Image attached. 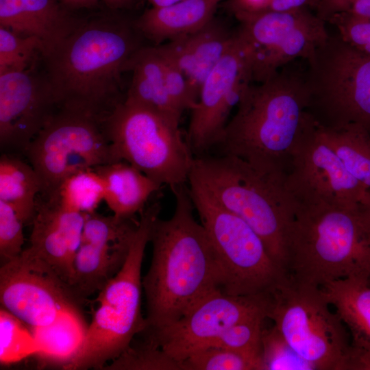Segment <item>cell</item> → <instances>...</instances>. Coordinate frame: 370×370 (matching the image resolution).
<instances>
[{
	"label": "cell",
	"instance_id": "603a6c76",
	"mask_svg": "<svg viewBox=\"0 0 370 370\" xmlns=\"http://www.w3.org/2000/svg\"><path fill=\"white\" fill-rule=\"evenodd\" d=\"M132 74L125 99L148 108L180 125L182 114L166 89L163 61L157 47H141L129 61Z\"/></svg>",
	"mask_w": 370,
	"mask_h": 370
},
{
	"label": "cell",
	"instance_id": "9a60e30c",
	"mask_svg": "<svg viewBox=\"0 0 370 370\" xmlns=\"http://www.w3.org/2000/svg\"><path fill=\"white\" fill-rule=\"evenodd\" d=\"M252 81L247 51L236 34L201 87L191 110L186 140L195 156L215 146L229 114Z\"/></svg>",
	"mask_w": 370,
	"mask_h": 370
},
{
	"label": "cell",
	"instance_id": "74e56055",
	"mask_svg": "<svg viewBox=\"0 0 370 370\" xmlns=\"http://www.w3.org/2000/svg\"><path fill=\"white\" fill-rule=\"evenodd\" d=\"M341 38L357 50L370 56V18L349 14L328 18Z\"/></svg>",
	"mask_w": 370,
	"mask_h": 370
},
{
	"label": "cell",
	"instance_id": "6da1fadb",
	"mask_svg": "<svg viewBox=\"0 0 370 370\" xmlns=\"http://www.w3.org/2000/svg\"><path fill=\"white\" fill-rule=\"evenodd\" d=\"M172 217L159 218L152 227L151 265L142 280L149 333L173 323L201 299L221 290L222 275L212 245L194 218L193 204L185 185L171 190Z\"/></svg>",
	"mask_w": 370,
	"mask_h": 370
},
{
	"label": "cell",
	"instance_id": "d590c367",
	"mask_svg": "<svg viewBox=\"0 0 370 370\" xmlns=\"http://www.w3.org/2000/svg\"><path fill=\"white\" fill-rule=\"evenodd\" d=\"M42 52V44L38 38L0 27V74L27 69L36 53Z\"/></svg>",
	"mask_w": 370,
	"mask_h": 370
},
{
	"label": "cell",
	"instance_id": "52a82bcc",
	"mask_svg": "<svg viewBox=\"0 0 370 370\" xmlns=\"http://www.w3.org/2000/svg\"><path fill=\"white\" fill-rule=\"evenodd\" d=\"M188 182L194 208L217 257L222 292L234 296L267 295L288 279L250 225L198 183Z\"/></svg>",
	"mask_w": 370,
	"mask_h": 370
},
{
	"label": "cell",
	"instance_id": "f6af8a7d",
	"mask_svg": "<svg viewBox=\"0 0 370 370\" xmlns=\"http://www.w3.org/2000/svg\"><path fill=\"white\" fill-rule=\"evenodd\" d=\"M152 5V7H164L169 5L182 0H148Z\"/></svg>",
	"mask_w": 370,
	"mask_h": 370
},
{
	"label": "cell",
	"instance_id": "ba28073f",
	"mask_svg": "<svg viewBox=\"0 0 370 370\" xmlns=\"http://www.w3.org/2000/svg\"><path fill=\"white\" fill-rule=\"evenodd\" d=\"M306 60L307 111L314 121L329 129L358 124L370 132V56L336 32Z\"/></svg>",
	"mask_w": 370,
	"mask_h": 370
},
{
	"label": "cell",
	"instance_id": "bcb514c9",
	"mask_svg": "<svg viewBox=\"0 0 370 370\" xmlns=\"http://www.w3.org/2000/svg\"><path fill=\"white\" fill-rule=\"evenodd\" d=\"M59 1L69 10H73L75 0H59Z\"/></svg>",
	"mask_w": 370,
	"mask_h": 370
},
{
	"label": "cell",
	"instance_id": "9c48e42d",
	"mask_svg": "<svg viewBox=\"0 0 370 370\" xmlns=\"http://www.w3.org/2000/svg\"><path fill=\"white\" fill-rule=\"evenodd\" d=\"M103 123L118 161L128 162L171 190L188 182L195 156L180 125L125 98Z\"/></svg>",
	"mask_w": 370,
	"mask_h": 370
},
{
	"label": "cell",
	"instance_id": "5bb4252c",
	"mask_svg": "<svg viewBox=\"0 0 370 370\" xmlns=\"http://www.w3.org/2000/svg\"><path fill=\"white\" fill-rule=\"evenodd\" d=\"M268 303L269 295L234 296L218 290L173 323L141 334L183 365L187 358L210 347L235 323L258 314H267Z\"/></svg>",
	"mask_w": 370,
	"mask_h": 370
},
{
	"label": "cell",
	"instance_id": "e575fe53",
	"mask_svg": "<svg viewBox=\"0 0 370 370\" xmlns=\"http://www.w3.org/2000/svg\"><path fill=\"white\" fill-rule=\"evenodd\" d=\"M265 313L245 319L227 329L208 347L230 349L262 357V335ZM208 348V347H207Z\"/></svg>",
	"mask_w": 370,
	"mask_h": 370
},
{
	"label": "cell",
	"instance_id": "8fae6325",
	"mask_svg": "<svg viewBox=\"0 0 370 370\" xmlns=\"http://www.w3.org/2000/svg\"><path fill=\"white\" fill-rule=\"evenodd\" d=\"M103 119L58 109L25 151L39 176L42 198L70 175L119 162Z\"/></svg>",
	"mask_w": 370,
	"mask_h": 370
},
{
	"label": "cell",
	"instance_id": "30bf717a",
	"mask_svg": "<svg viewBox=\"0 0 370 370\" xmlns=\"http://www.w3.org/2000/svg\"><path fill=\"white\" fill-rule=\"evenodd\" d=\"M319 287L288 278L269 295L267 317L288 343L317 370H353L345 325Z\"/></svg>",
	"mask_w": 370,
	"mask_h": 370
},
{
	"label": "cell",
	"instance_id": "4dcf8cb0",
	"mask_svg": "<svg viewBox=\"0 0 370 370\" xmlns=\"http://www.w3.org/2000/svg\"><path fill=\"white\" fill-rule=\"evenodd\" d=\"M183 365L184 370H264L261 357L215 347L194 353Z\"/></svg>",
	"mask_w": 370,
	"mask_h": 370
},
{
	"label": "cell",
	"instance_id": "836d02e7",
	"mask_svg": "<svg viewBox=\"0 0 370 370\" xmlns=\"http://www.w3.org/2000/svg\"><path fill=\"white\" fill-rule=\"evenodd\" d=\"M262 357L264 370H315L288 343L275 325L263 330Z\"/></svg>",
	"mask_w": 370,
	"mask_h": 370
},
{
	"label": "cell",
	"instance_id": "2e32d148",
	"mask_svg": "<svg viewBox=\"0 0 370 370\" xmlns=\"http://www.w3.org/2000/svg\"><path fill=\"white\" fill-rule=\"evenodd\" d=\"M285 186L296 201L349 208H356L369 190L348 172L316 122L293 154Z\"/></svg>",
	"mask_w": 370,
	"mask_h": 370
},
{
	"label": "cell",
	"instance_id": "83f0119b",
	"mask_svg": "<svg viewBox=\"0 0 370 370\" xmlns=\"http://www.w3.org/2000/svg\"><path fill=\"white\" fill-rule=\"evenodd\" d=\"M317 125L325 140L348 172L370 190V132L358 124H350L339 129Z\"/></svg>",
	"mask_w": 370,
	"mask_h": 370
},
{
	"label": "cell",
	"instance_id": "5b68a950",
	"mask_svg": "<svg viewBox=\"0 0 370 370\" xmlns=\"http://www.w3.org/2000/svg\"><path fill=\"white\" fill-rule=\"evenodd\" d=\"M286 176L261 171L234 156L203 155L195 156L188 180L250 225L285 271L286 234L297 207L286 188Z\"/></svg>",
	"mask_w": 370,
	"mask_h": 370
},
{
	"label": "cell",
	"instance_id": "ffe728a7",
	"mask_svg": "<svg viewBox=\"0 0 370 370\" xmlns=\"http://www.w3.org/2000/svg\"><path fill=\"white\" fill-rule=\"evenodd\" d=\"M59 0H0V27L38 38L41 56L57 45L78 24Z\"/></svg>",
	"mask_w": 370,
	"mask_h": 370
},
{
	"label": "cell",
	"instance_id": "f1b7e54d",
	"mask_svg": "<svg viewBox=\"0 0 370 370\" xmlns=\"http://www.w3.org/2000/svg\"><path fill=\"white\" fill-rule=\"evenodd\" d=\"M104 183L95 169L78 171L65 178L47 198L61 206L78 212L96 211L104 200Z\"/></svg>",
	"mask_w": 370,
	"mask_h": 370
},
{
	"label": "cell",
	"instance_id": "4316f807",
	"mask_svg": "<svg viewBox=\"0 0 370 370\" xmlns=\"http://www.w3.org/2000/svg\"><path fill=\"white\" fill-rule=\"evenodd\" d=\"M88 326L81 313L68 312L53 323L30 329L40 360L62 367L81 345Z\"/></svg>",
	"mask_w": 370,
	"mask_h": 370
},
{
	"label": "cell",
	"instance_id": "e0dca14e",
	"mask_svg": "<svg viewBox=\"0 0 370 370\" xmlns=\"http://www.w3.org/2000/svg\"><path fill=\"white\" fill-rule=\"evenodd\" d=\"M44 74L30 69L0 74V144L25 152L58 110Z\"/></svg>",
	"mask_w": 370,
	"mask_h": 370
},
{
	"label": "cell",
	"instance_id": "484cf974",
	"mask_svg": "<svg viewBox=\"0 0 370 370\" xmlns=\"http://www.w3.org/2000/svg\"><path fill=\"white\" fill-rule=\"evenodd\" d=\"M41 190L39 176L31 164L12 155L1 156L0 200L11 206L25 224L33 221Z\"/></svg>",
	"mask_w": 370,
	"mask_h": 370
},
{
	"label": "cell",
	"instance_id": "7402d4cb",
	"mask_svg": "<svg viewBox=\"0 0 370 370\" xmlns=\"http://www.w3.org/2000/svg\"><path fill=\"white\" fill-rule=\"evenodd\" d=\"M220 0H182L146 10L134 25L156 44L196 32L214 18Z\"/></svg>",
	"mask_w": 370,
	"mask_h": 370
},
{
	"label": "cell",
	"instance_id": "8d00e7d4",
	"mask_svg": "<svg viewBox=\"0 0 370 370\" xmlns=\"http://www.w3.org/2000/svg\"><path fill=\"white\" fill-rule=\"evenodd\" d=\"M25 223L7 203L0 200V257L1 264L19 256L24 243Z\"/></svg>",
	"mask_w": 370,
	"mask_h": 370
},
{
	"label": "cell",
	"instance_id": "d4e9b609",
	"mask_svg": "<svg viewBox=\"0 0 370 370\" xmlns=\"http://www.w3.org/2000/svg\"><path fill=\"white\" fill-rule=\"evenodd\" d=\"M129 247L130 245L112 248L81 243L73 260L69 282L71 292L80 303L101 291L116 274L125 261Z\"/></svg>",
	"mask_w": 370,
	"mask_h": 370
},
{
	"label": "cell",
	"instance_id": "44dd1931",
	"mask_svg": "<svg viewBox=\"0 0 370 370\" xmlns=\"http://www.w3.org/2000/svg\"><path fill=\"white\" fill-rule=\"evenodd\" d=\"M323 295L349 331L353 370H370V283L355 278L320 287Z\"/></svg>",
	"mask_w": 370,
	"mask_h": 370
},
{
	"label": "cell",
	"instance_id": "7dc6e473",
	"mask_svg": "<svg viewBox=\"0 0 370 370\" xmlns=\"http://www.w3.org/2000/svg\"><path fill=\"white\" fill-rule=\"evenodd\" d=\"M369 283H370V280H369Z\"/></svg>",
	"mask_w": 370,
	"mask_h": 370
},
{
	"label": "cell",
	"instance_id": "7c38bea8",
	"mask_svg": "<svg viewBox=\"0 0 370 370\" xmlns=\"http://www.w3.org/2000/svg\"><path fill=\"white\" fill-rule=\"evenodd\" d=\"M233 12L240 22L236 34L247 51L252 80L257 82L297 58L307 60L329 35L325 21L306 8Z\"/></svg>",
	"mask_w": 370,
	"mask_h": 370
},
{
	"label": "cell",
	"instance_id": "277c9868",
	"mask_svg": "<svg viewBox=\"0 0 370 370\" xmlns=\"http://www.w3.org/2000/svg\"><path fill=\"white\" fill-rule=\"evenodd\" d=\"M297 202L286 239L288 278L321 287L330 281L370 280V243L356 208Z\"/></svg>",
	"mask_w": 370,
	"mask_h": 370
},
{
	"label": "cell",
	"instance_id": "8992f818",
	"mask_svg": "<svg viewBox=\"0 0 370 370\" xmlns=\"http://www.w3.org/2000/svg\"><path fill=\"white\" fill-rule=\"evenodd\" d=\"M161 210L154 202L140 212L125 261L116 274L99 292V306L83 341L62 367L68 370L103 369L119 356L145 327L141 314V267L153 223Z\"/></svg>",
	"mask_w": 370,
	"mask_h": 370
},
{
	"label": "cell",
	"instance_id": "ee69618b",
	"mask_svg": "<svg viewBox=\"0 0 370 370\" xmlns=\"http://www.w3.org/2000/svg\"><path fill=\"white\" fill-rule=\"evenodd\" d=\"M131 0H102L110 9H118L130 2Z\"/></svg>",
	"mask_w": 370,
	"mask_h": 370
},
{
	"label": "cell",
	"instance_id": "f546056e",
	"mask_svg": "<svg viewBox=\"0 0 370 370\" xmlns=\"http://www.w3.org/2000/svg\"><path fill=\"white\" fill-rule=\"evenodd\" d=\"M138 221L133 218L119 219L106 217L95 212L86 214L82 243L120 248L127 247Z\"/></svg>",
	"mask_w": 370,
	"mask_h": 370
},
{
	"label": "cell",
	"instance_id": "b9f144b4",
	"mask_svg": "<svg viewBox=\"0 0 370 370\" xmlns=\"http://www.w3.org/2000/svg\"><path fill=\"white\" fill-rule=\"evenodd\" d=\"M269 0H232L231 8L233 12H259L265 10Z\"/></svg>",
	"mask_w": 370,
	"mask_h": 370
},
{
	"label": "cell",
	"instance_id": "1f68e13d",
	"mask_svg": "<svg viewBox=\"0 0 370 370\" xmlns=\"http://www.w3.org/2000/svg\"><path fill=\"white\" fill-rule=\"evenodd\" d=\"M103 369L184 370L182 363L169 356L159 346L143 338L131 345Z\"/></svg>",
	"mask_w": 370,
	"mask_h": 370
},
{
	"label": "cell",
	"instance_id": "7a4b0ae2",
	"mask_svg": "<svg viewBox=\"0 0 370 370\" xmlns=\"http://www.w3.org/2000/svg\"><path fill=\"white\" fill-rule=\"evenodd\" d=\"M135 25L113 16L80 19L41 56L58 109L105 119L121 101V76L140 48Z\"/></svg>",
	"mask_w": 370,
	"mask_h": 370
},
{
	"label": "cell",
	"instance_id": "4fadbf2b",
	"mask_svg": "<svg viewBox=\"0 0 370 370\" xmlns=\"http://www.w3.org/2000/svg\"><path fill=\"white\" fill-rule=\"evenodd\" d=\"M0 301L29 328L48 325L68 312H78L80 302L68 284L29 247L1 264Z\"/></svg>",
	"mask_w": 370,
	"mask_h": 370
},
{
	"label": "cell",
	"instance_id": "ac0fdd59",
	"mask_svg": "<svg viewBox=\"0 0 370 370\" xmlns=\"http://www.w3.org/2000/svg\"><path fill=\"white\" fill-rule=\"evenodd\" d=\"M86 214L42 199L36 203L29 247L68 284Z\"/></svg>",
	"mask_w": 370,
	"mask_h": 370
},
{
	"label": "cell",
	"instance_id": "7bdbcfd3",
	"mask_svg": "<svg viewBox=\"0 0 370 370\" xmlns=\"http://www.w3.org/2000/svg\"><path fill=\"white\" fill-rule=\"evenodd\" d=\"M99 0H75L73 10L90 8L95 6Z\"/></svg>",
	"mask_w": 370,
	"mask_h": 370
},
{
	"label": "cell",
	"instance_id": "3957f363",
	"mask_svg": "<svg viewBox=\"0 0 370 370\" xmlns=\"http://www.w3.org/2000/svg\"><path fill=\"white\" fill-rule=\"evenodd\" d=\"M307 108L303 75L283 69L246 88L214 147L220 154L286 175L295 151L315 123Z\"/></svg>",
	"mask_w": 370,
	"mask_h": 370
},
{
	"label": "cell",
	"instance_id": "d6a6232c",
	"mask_svg": "<svg viewBox=\"0 0 370 370\" xmlns=\"http://www.w3.org/2000/svg\"><path fill=\"white\" fill-rule=\"evenodd\" d=\"M26 325L3 308L0 309V361L17 362L38 352L34 335Z\"/></svg>",
	"mask_w": 370,
	"mask_h": 370
},
{
	"label": "cell",
	"instance_id": "f35d334b",
	"mask_svg": "<svg viewBox=\"0 0 370 370\" xmlns=\"http://www.w3.org/2000/svg\"><path fill=\"white\" fill-rule=\"evenodd\" d=\"M316 14L326 22L337 14L370 18V0H314Z\"/></svg>",
	"mask_w": 370,
	"mask_h": 370
},
{
	"label": "cell",
	"instance_id": "d6986e66",
	"mask_svg": "<svg viewBox=\"0 0 370 370\" xmlns=\"http://www.w3.org/2000/svg\"><path fill=\"white\" fill-rule=\"evenodd\" d=\"M234 34L213 18L200 29L157 47L182 72L198 99L202 84L231 46Z\"/></svg>",
	"mask_w": 370,
	"mask_h": 370
},
{
	"label": "cell",
	"instance_id": "ab89813d",
	"mask_svg": "<svg viewBox=\"0 0 370 370\" xmlns=\"http://www.w3.org/2000/svg\"><path fill=\"white\" fill-rule=\"evenodd\" d=\"M357 212L365 234L370 243V190L358 203Z\"/></svg>",
	"mask_w": 370,
	"mask_h": 370
},
{
	"label": "cell",
	"instance_id": "60d3db41",
	"mask_svg": "<svg viewBox=\"0 0 370 370\" xmlns=\"http://www.w3.org/2000/svg\"><path fill=\"white\" fill-rule=\"evenodd\" d=\"M314 0H269L265 10L287 11L306 8Z\"/></svg>",
	"mask_w": 370,
	"mask_h": 370
},
{
	"label": "cell",
	"instance_id": "cb8c5ba5",
	"mask_svg": "<svg viewBox=\"0 0 370 370\" xmlns=\"http://www.w3.org/2000/svg\"><path fill=\"white\" fill-rule=\"evenodd\" d=\"M95 169L104 183V201L119 219H130L142 212L149 197L161 185L125 161L100 166Z\"/></svg>",
	"mask_w": 370,
	"mask_h": 370
}]
</instances>
